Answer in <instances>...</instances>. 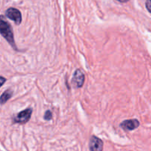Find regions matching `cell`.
Returning <instances> with one entry per match:
<instances>
[{
	"label": "cell",
	"mask_w": 151,
	"mask_h": 151,
	"mask_svg": "<svg viewBox=\"0 0 151 151\" xmlns=\"http://www.w3.org/2000/svg\"><path fill=\"white\" fill-rule=\"evenodd\" d=\"M0 34L7 40V42L11 45V47L13 49L17 50L16 44H15L14 37H13V32L11 25L7 21L4 20L2 16H0Z\"/></svg>",
	"instance_id": "6da1fadb"
},
{
	"label": "cell",
	"mask_w": 151,
	"mask_h": 151,
	"mask_svg": "<svg viewBox=\"0 0 151 151\" xmlns=\"http://www.w3.org/2000/svg\"><path fill=\"white\" fill-rule=\"evenodd\" d=\"M32 110L31 109H27L25 110L22 111L20 113L18 114L14 118H13V122L15 123L24 124L27 122L30 119L31 114H32Z\"/></svg>",
	"instance_id": "7a4b0ae2"
},
{
	"label": "cell",
	"mask_w": 151,
	"mask_h": 151,
	"mask_svg": "<svg viewBox=\"0 0 151 151\" xmlns=\"http://www.w3.org/2000/svg\"><path fill=\"white\" fill-rule=\"evenodd\" d=\"M5 15L8 19L13 20L16 24H20L22 22V14L17 9L10 7L6 10Z\"/></svg>",
	"instance_id": "3957f363"
},
{
	"label": "cell",
	"mask_w": 151,
	"mask_h": 151,
	"mask_svg": "<svg viewBox=\"0 0 151 151\" xmlns=\"http://www.w3.org/2000/svg\"><path fill=\"white\" fill-rule=\"evenodd\" d=\"M84 81H85V76L84 74L81 71V69H77L73 75L72 78V84L74 86L77 88H81L83 86Z\"/></svg>",
	"instance_id": "277c9868"
},
{
	"label": "cell",
	"mask_w": 151,
	"mask_h": 151,
	"mask_svg": "<svg viewBox=\"0 0 151 151\" xmlns=\"http://www.w3.org/2000/svg\"><path fill=\"white\" fill-rule=\"evenodd\" d=\"M139 126V122L137 119H128L120 124V127L125 131H133Z\"/></svg>",
	"instance_id": "5b68a950"
},
{
	"label": "cell",
	"mask_w": 151,
	"mask_h": 151,
	"mask_svg": "<svg viewBox=\"0 0 151 151\" xmlns=\"http://www.w3.org/2000/svg\"><path fill=\"white\" fill-rule=\"evenodd\" d=\"M89 147L91 151H103V141L95 136H93L90 139Z\"/></svg>",
	"instance_id": "8992f818"
},
{
	"label": "cell",
	"mask_w": 151,
	"mask_h": 151,
	"mask_svg": "<svg viewBox=\"0 0 151 151\" xmlns=\"http://www.w3.org/2000/svg\"><path fill=\"white\" fill-rule=\"evenodd\" d=\"M13 96V91L11 89H7L3 92V94L0 96V104L3 105L8 101Z\"/></svg>",
	"instance_id": "52a82bcc"
},
{
	"label": "cell",
	"mask_w": 151,
	"mask_h": 151,
	"mask_svg": "<svg viewBox=\"0 0 151 151\" xmlns=\"http://www.w3.org/2000/svg\"><path fill=\"white\" fill-rule=\"evenodd\" d=\"M52 114L51 111H47L44 114V119L46 120H50L52 119Z\"/></svg>",
	"instance_id": "ba28073f"
},
{
	"label": "cell",
	"mask_w": 151,
	"mask_h": 151,
	"mask_svg": "<svg viewBox=\"0 0 151 151\" xmlns=\"http://www.w3.org/2000/svg\"><path fill=\"white\" fill-rule=\"evenodd\" d=\"M146 7L148 10V11L151 13V0H147V1H146Z\"/></svg>",
	"instance_id": "9c48e42d"
},
{
	"label": "cell",
	"mask_w": 151,
	"mask_h": 151,
	"mask_svg": "<svg viewBox=\"0 0 151 151\" xmlns=\"http://www.w3.org/2000/svg\"><path fill=\"white\" fill-rule=\"evenodd\" d=\"M5 81H6L5 78H3V77H0V87H1L4 83H5Z\"/></svg>",
	"instance_id": "30bf717a"
},
{
	"label": "cell",
	"mask_w": 151,
	"mask_h": 151,
	"mask_svg": "<svg viewBox=\"0 0 151 151\" xmlns=\"http://www.w3.org/2000/svg\"><path fill=\"white\" fill-rule=\"evenodd\" d=\"M117 1H120V2H126V1H128V0H117Z\"/></svg>",
	"instance_id": "8fae6325"
}]
</instances>
